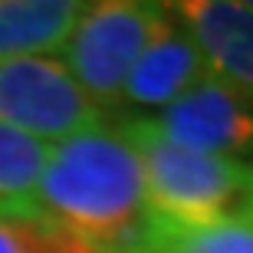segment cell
I'll return each mask as SVG.
<instances>
[{
    "mask_svg": "<svg viewBox=\"0 0 253 253\" xmlns=\"http://www.w3.org/2000/svg\"><path fill=\"white\" fill-rule=\"evenodd\" d=\"M46 227L109 253H138L148 227L145 168L115 122L49 145L33 194Z\"/></svg>",
    "mask_w": 253,
    "mask_h": 253,
    "instance_id": "1",
    "label": "cell"
},
{
    "mask_svg": "<svg viewBox=\"0 0 253 253\" xmlns=\"http://www.w3.org/2000/svg\"><path fill=\"white\" fill-rule=\"evenodd\" d=\"M135 145L145 168L148 211L174 224H214L253 217V168L227 158L178 148L158 138L141 119L115 122Z\"/></svg>",
    "mask_w": 253,
    "mask_h": 253,
    "instance_id": "2",
    "label": "cell"
},
{
    "mask_svg": "<svg viewBox=\"0 0 253 253\" xmlns=\"http://www.w3.org/2000/svg\"><path fill=\"white\" fill-rule=\"evenodd\" d=\"M168 13L171 3H151V0L85 3L59 59L79 83V89L105 115L119 109L128 73L135 69L151 37L161 30V23L168 20Z\"/></svg>",
    "mask_w": 253,
    "mask_h": 253,
    "instance_id": "3",
    "label": "cell"
},
{
    "mask_svg": "<svg viewBox=\"0 0 253 253\" xmlns=\"http://www.w3.org/2000/svg\"><path fill=\"white\" fill-rule=\"evenodd\" d=\"M0 122L43 145L99 128L109 115L79 89L59 56L0 63Z\"/></svg>",
    "mask_w": 253,
    "mask_h": 253,
    "instance_id": "4",
    "label": "cell"
},
{
    "mask_svg": "<svg viewBox=\"0 0 253 253\" xmlns=\"http://www.w3.org/2000/svg\"><path fill=\"white\" fill-rule=\"evenodd\" d=\"M135 119V115H131ZM158 138L253 168V95L207 73L168 109L141 119Z\"/></svg>",
    "mask_w": 253,
    "mask_h": 253,
    "instance_id": "5",
    "label": "cell"
},
{
    "mask_svg": "<svg viewBox=\"0 0 253 253\" xmlns=\"http://www.w3.org/2000/svg\"><path fill=\"white\" fill-rule=\"evenodd\" d=\"M211 69H207L201 46L178 20V13L171 10L161 30L145 46V53L138 56L135 69L128 73L119 109L135 112V119H148V115L168 109L174 99H181Z\"/></svg>",
    "mask_w": 253,
    "mask_h": 253,
    "instance_id": "6",
    "label": "cell"
},
{
    "mask_svg": "<svg viewBox=\"0 0 253 253\" xmlns=\"http://www.w3.org/2000/svg\"><path fill=\"white\" fill-rule=\"evenodd\" d=\"M207 59V69L253 95V3L250 0H184L171 3Z\"/></svg>",
    "mask_w": 253,
    "mask_h": 253,
    "instance_id": "7",
    "label": "cell"
},
{
    "mask_svg": "<svg viewBox=\"0 0 253 253\" xmlns=\"http://www.w3.org/2000/svg\"><path fill=\"white\" fill-rule=\"evenodd\" d=\"M83 10L79 0H0V63L59 56Z\"/></svg>",
    "mask_w": 253,
    "mask_h": 253,
    "instance_id": "8",
    "label": "cell"
},
{
    "mask_svg": "<svg viewBox=\"0 0 253 253\" xmlns=\"http://www.w3.org/2000/svg\"><path fill=\"white\" fill-rule=\"evenodd\" d=\"M138 253H253V217L174 224L151 214Z\"/></svg>",
    "mask_w": 253,
    "mask_h": 253,
    "instance_id": "9",
    "label": "cell"
},
{
    "mask_svg": "<svg viewBox=\"0 0 253 253\" xmlns=\"http://www.w3.org/2000/svg\"><path fill=\"white\" fill-rule=\"evenodd\" d=\"M49 145L0 122V214H33L40 174L46 168Z\"/></svg>",
    "mask_w": 253,
    "mask_h": 253,
    "instance_id": "10",
    "label": "cell"
},
{
    "mask_svg": "<svg viewBox=\"0 0 253 253\" xmlns=\"http://www.w3.org/2000/svg\"><path fill=\"white\" fill-rule=\"evenodd\" d=\"M0 253H59V230L30 214H0Z\"/></svg>",
    "mask_w": 253,
    "mask_h": 253,
    "instance_id": "11",
    "label": "cell"
},
{
    "mask_svg": "<svg viewBox=\"0 0 253 253\" xmlns=\"http://www.w3.org/2000/svg\"><path fill=\"white\" fill-rule=\"evenodd\" d=\"M59 253H109V250H95V247H89V244H79L73 237L59 234Z\"/></svg>",
    "mask_w": 253,
    "mask_h": 253,
    "instance_id": "12",
    "label": "cell"
}]
</instances>
